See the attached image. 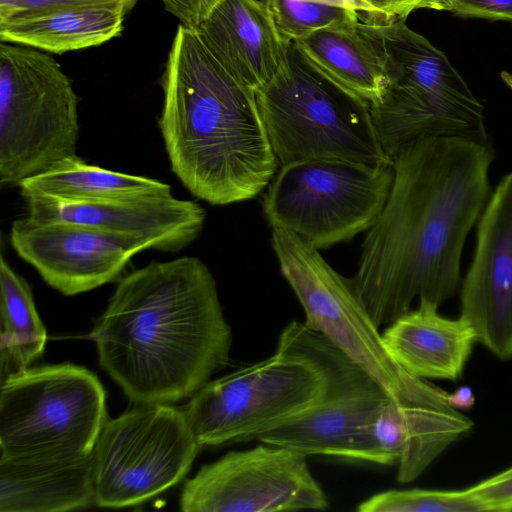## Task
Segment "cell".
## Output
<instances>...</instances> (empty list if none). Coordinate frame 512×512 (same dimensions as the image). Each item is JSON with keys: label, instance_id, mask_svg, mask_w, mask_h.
I'll use <instances>...</instances> for the list:
<instances>
[{"label": "cell", "instance_id": "obj_19", "mask_svg": "<svg viewBox=\"0 0 512 512\" xmlns=\"http://www.w3.org/2000/svg\"><path fill=\"white\" fill-rule=\"evenodd\" d=\"M93 504V453L63 462L0 459L1 512H63Z\"/></svg>", "mask_w": 512, "mask_h": 512}, {"label": "cell", "instance_id": "obj_6", "mask_svg": "<svg viewBox=\"0 0 512 512\" xmlns=\"http://www.w3.org/2000/svg\"><path fill=\"white\" fill-rule=\"evenodd\" d=\"M107 420L104 387L85 367L42 365L1 378L0 459L84 458L93 453Z\"/></svg>", "mask_w": 512, "mask_h": 512}, {"label": "cell", "instance_id": "obj_7", "mask_svg": "<svg viewBox=\"0 0 512 512\" xmlns=\"http://www.w3.org/2000/svg\"><path fill=\"white\" fill-rule=\"evenodd\" d=\"M271 240L280 271L304 310L306 327L342 351L391 400L402 405L447 401V392L409 374L393 359L350 279L334 270L319 249L283 229H272Z\"/></svg>", "mask_w": 512, "mask_h": 512}, {"label": "cell", "instance_id": "obj_12", "mask_svg": "<svg viewBox=\"0 0 512 512\" xmlns=\"http://www.w3.org/2000/svg\"><path fill=\"white\" fill-rule=\"evenodd\" d=\"M308 456L260 442L203 465L184 484L183 512H288L326 510L327 496Z\"/></svg>", "mask_w": 512, "mask_h": 512}, {"label": "cell", "instance_id": "obj_32", "mask_svg": "<svg viewBox=\"0 0 512 512\" xmlns=\"http://www.w3.org/2000/svg\"><path fill=\"white\" fill-rule=\"evenodd\" d=\"M500 76L504 83L512 90V74L507 71H502Z\"/></svg>", "mask_w": 512, "mask_h": 512}, {"label": "cell", "instance_id": "obj_16", "mask_svg": "<svg viewBox=\"0 0 512 512\" xmlns=\"http://www.w3.org/2000/svg\"><path fill=\"white\" fill-rule=\"evenodd\" d=\"M27 217L39 222L93 226L147 238L153 250L175 253L201 234L205 209L192 200L170 196L105 202H74L44 196H24Z\"/></svg>", "mask_w": 512, "mask_h": 512}, {"label": "cell", "instance_id": "obj_22", "mask_svg": "<svg viewBox=\"0 0 512 512\" xmlns=\"http://www.w3.org/2000/svg\"><path fill=\"white\" fill-rule=\"evenodd\" d=\"M21 196H44L74 202H105L170 196L171 186L160 180L90 165L78 156L23 181Z\"/></svg>", "mask_w": 512, "mask_h": 512}, {"label": "cell", "instance_id": "obj_15", "mask_svg": "<svg viewBox=\"0 0 512 512\" xmlns=\"http://www.w3.org/2000/svg\"><path fill=\"white\" fill-rule=\"evenodd\" d=\"M460 317L495 356L512 357V173L499 182L479 218Z\"/></svg>", "mask_w": 512, "mask_h": 512}, {"label": "cell", "instance_id": "obj_11", "mask_svg": "<svg viewBox=\"0 0 512 512\" xmlns=\"http://www.w3.org/2000/svg\"><path fill=\"white\" fill-rule=\"evenodd\" d=\"M200 443L183 409L169 403L136 404L107 420L93 451L94 505H139L179 483Z\"/></svg>", "mask_w": 512, "mask_h": 512}, {"label": "cell", "instance_id": "obj_26", "mask_svg": "<svg viewBox=\"0 0 512 512\" xmlns=\"http://www.w3.org/2000/svg\"><path fill=\"white\" fill-rule=\"evenodd\" d=\"M138 0H0V19L63 9L109 7L128 14Z\"/></svg>", "mask_w": 512, "mask_h": 512}, {"label": "cell", "instance_id": "obj_29", "mask_svg": "<svg viewBox=\"0 0 512 512\" xmlns=\"http://www.w3.org/2000/svg\"><path fill=\"white\" fill-rule=\"evenodd\" d=\"M365 8L361 22L386 24L406 19L414 10L426 8V0H360Z\"/></svg>", "mask_w": 512, "mask_h": 512}, {"label": "cell", "instance_id": "obj_30", "mask_svg": "<svg viewBox=\"0 0 512 512\" xmlns=\"http://www.w3.org/2000/svg\"><path fill=\"white\" fill-rule=\"evenodd\" d=\"M179 24L196 28L222 0H160Z\"/></svg>", "mask_w": 512, "mask_h": 512}, {"label": "cell", "instance_id": "obj_2", "mask_svg": "<svg viewBox=\"0 0 512 512\" xmlns=\"http://www.w3.org/2000/svg\"><path fill=\"white\" fill-rule=\"evenodd\" d=\"M88 338L135 404L191 397L229 362L232 346L216 280L196 256L121 277Z\"/></svg>", "mask_w": 512, "mask_h": 512}, {"label": "cell", "instance_id": "obj_33", "mask_svg": "<svg viewBox=\"0 0 512 512\" xmlns=\"http://www.w3.org/2000/svg\"><path fill=\"white\" fill-rule=\"evenodd\" d=\"M437 8V0H426V9H435Z\"/></svg>", "mask_w": 512, "mask_h": 512}, {"label": "cell", "instance_id": "obj_34", "mask_svg": "<svg viewBox=\"0 0 512 512\" xmlns=\"http://www.w3.org/2000/svg\"><path fill=\"white\" fill-rule=\"evenodd\" d=\"M354 1H355V2L358 4V6H359V17H360V21H361V19H362L363 15H364V13H365V8H364V6H363V4L361 3V1H360V0H354Z\"/></svg>", "mask_w": 512, "mask_h": 512}, {"label": "cell", "instance_id": "obj_1", "mask_svg": "<svg viewBox=\"0 0 512 512\" xmlns=\"http://www.w3.org/2000/svg\"><path fill=\"white\" fill-rule=\"evenodd\" d=\"M493 158L488 144L454 137L420 139L393 155L389 198L349 278L377 327L416 299L439 305L455 294L465 240L488 201Z\"/></svg>", "mask_w": 512, "mask_h": 512}, {"label": "cell", "instance_id": "obj_13", "mask_svg": "<svg viewBox=\"0 0 512 512\" xmlns=\"http://www.w3.org/2000/svg\"><path fill=\"white\" fill-rule=\"evenodd\" d=\"M315 357L329 380L327 396L256 440L287 447L306 456L374 463L370 426L378 410L390 398L333 344L327 341L318 344Z\"/></svg>", "mask_w": 512, "mask_h": 512}, {"label": "cell", "instance_id": "obj_9", "mask_svg": "<svg viewBox=\"0 0 512 512\" xmlns=\"http://www.w3.org/2000/svg\"><path fill=\"white\" fill-rule=\"evenodd\" d=\"M326 372L312 358L276 347L270 357L209 380L182 408L200 445L248 442L320 403Z\"/></svg>", "mask_w": 512, "mask_h": 512}, {"label": "cell", "instance_id": "obj_5", "mask_svg": "<svg viewBox=\"0 0 512 512\" xmlns=\"http://www.w3.org/2000/svg\"><path fill=\"white\" fill-rule=\"evenodd\" d=\"M256 98L280 166L392 161L380 143L370 105L317 72L292 43L286 62Z\"/></svg>", "mask_w": 512, "mask_h": 512}, {"label": "cell", "instance_id": "obj_4", "mask_svg": "<svg viewBox=\"0 0 512 512\" xmlns=\"http://www.w3.org/2000/svg\"><path fill=\"white\" fill-rule=\"evenodd\" d=\"M382 57L387 85L370 107L380 143L392 160L404 145L454 137L488 144L483 106L447 56L406 25L358 22Z\"/></svg>", "mask_w": 512, "mask_h": 512}, {"label": "cell", "instance_id": "obj_23", "mask_svg": "<svg viewBox=\"0 0 512 512\" xmlns=\"http://www.w3.org/2000/svg\"><path fill=\"white\" fill-rule=\"evenodd\" d=\"M47 333L27 280L0 257L1 378L29 367L43 353Z\"/></svg>", "mask_w": 512, "mask_h": 512}, {"label": "cell", "instance_id": "obj_18", "mask_svg": "<svg viewBox=\"0 0 512 512\" xmlns=\"http://www.w3.org/2000/svg\"><path fill=\"white\" fill-rule=\"evenodd\" d=\"M438 306L419 299L415 309L386 326L382 337L390 355L409 374L457 380L477 342L476 335L463 318L440 315Z\"/></svg>", "mask_w": 512, "mask_h": 512}, {"label": "cell", "instance_id": "obj_3", "mask_svg": "<svg viewBox=\"0 0 512 512\" xmlns=\"http://www.w3.org/2000/svg\"><path fill=\"white\" fill-rule=\"evenodd\" d=\"M161 87L165 150L173 174L193 196L224 206L268 187L279 162L256 92L221 66L194 28L178 25Z\"/></svg>", "mask_w": 512, "mask_h": 512}, {"label": "cell", "instance_id": "obj_31", "mask_svg": "<svg viewBox=\"0 0 512 512\" xmlns=\"http://www.w3.org/2000/svg\"><path fill=\"white\" fill-rule=\"evenodd\" d=\"M448 401L456 409H468L474 405L475 398L472 390L463 386L448 394Z\"/></svg>", "mask_w": 512, "mask_h": 512}, {"label": "cell", "instance_id": "obj_21", "mask_svg": "<svg viewBox=\"0 0 512 512\" xmlns=\"http://www.w3.org/2000/svg\"><path fill=\"white\" fill-rule=\"evenodd\" d=\"M126 13L109 7L63 9L0 19V41L63 54L119 37Z\"/></svg>", "mask_w": 512, "mask_h": 512}, {"label": "cell", "instance_id": "obj_17", "mask_svg": "<svg viewBox=\"0 0 512 512\" xmlns=\"http://www.w3.org/2000/svg\"><path fill=\"white\" fill-rule=\"evenodd\" d=\"M195 30L221 66L255 92L277 75L291 46L264 0H222Z\"/></svg>", "mask_w": 512, "mask_h": 512}, {"label": "cell", "instance_id": "obj_10", "mask_svg": "<svg viewBox=\"0 0 512 512\" xmlns=\"http://www.w3.org/2000/svg\"><path fill=\"white\" fill-rule=\"evenodd\" d=\"M393 162L315 160L280 166L263 198L272 229L298 235L317 249L368 231L394 182Z\"/></svg>", "mask_w": 512, "mask_h": 512}, {"label": "cell", "instance_id": "obj_25", "mask_svg": "<svg viewBox=\"0 0 512 512\" xmlns=\"http://www.w3.org/2000/svg\"><path fill=\"white\" fill-rule=\"evenodd\" d=\"M283 39L294 40L340 22L360 20L356 10L309 0H264Z\"/></svg>", "mask_w": 512, "mask_h": 512}, {"label": "cell", "instance_id": "obj_27", "mask_svg": "<svg viewBox=\"0 0 512 512\" xmlns=\"http://www.w3.org/2000/svg\"><path fill=\"white\" fill-rule=\"evenodd\" d=\"M466 491L484 508V511L512 510V467L494 475Z\"/></svg>", "mask_w": 512, "mask_h": 512}, {"label": "cell", "instance_id": "obj_28", "mask_svg": "<svg viewBox=\"0 0 512 512\" xmlns=\"http://www.w3.org/2000/svg\"><path fill=\"white\" fill-rule=\"evenodd\" d=\"M436 10L463 17L512 21V0H437Z\"/></svg>", "mask_w": 512, "mask_h": 512}, {"label": "cell", "instance_id": "obj_20", "mask_svg": "<svg viewBox=\"0 0 512 512\" xmlns=\"http://www.w3.org/2000/svg\"><path fill=\"white\" fill-rule=\"evenodd\" d=\"M359 21L321 28L292 44L317 72L372 107L382 100L387 77L382 57Z\"/></svg>", "mask_w": 512, "mask_h": 512}, {"label": "cell", "instance_id": "obj_24", "mask_svg": "<svg viewBox=\"0 0 512 512\" xmlns=\"http://www.w3.org/2000/svg\"><path fill=\"white\" fill-rule=\"evenodd\" d=\"M359 512H475L484 511L466 490H387L374 494L356 508Z\"/></svg>", "mask_w": 512, "mask_h": 512}, {"label": "cell", "instance_id": "obj_14", "mask_svg": "<svg viewBox=\"0 0 512 512\" xmlns=\"http://www.w3.org/2000/svg\"><path fill=\"white\" fill-rule=\"evenodd\" d=\"M9 239L15 253L65 296L114 281L133 256L153 250L143 236L27 216L13 221Z\"/></svg>", "mask_w": 512, "mask_h": 512}, {"label": "cell", "instance_id": "obj_8", "mask_svg": "<svg viewBox=\"0 0 512 512\" xmlns=\"http://www.w3.org/2000/svg\"><path fill=\"white\" fill-rule=\"evenodd\" d=\"M79 99L50 54L0 43V184L19 187L77 156Z\"/></svg>", "mask_w": 512, "mask_h": 512}]
</instances>
